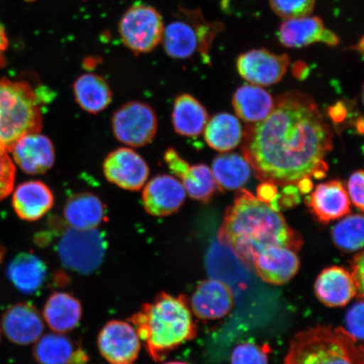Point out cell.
<instances>
[{
	"label": "cell",
	"instance_id": "obj_27",
	"mask_svg": "<svg viewBox=\"0 0 364 364\" xmlns=\"http://www.w3.org/2000/svg\"><path fill=\"white\" fill-rule=\"evenodd\" d=\"M233 106L237 116L247 122H258L269 115L274 101L272 95L257 85L241 86L235 91Z\"/></svg>",
	"mask_w": 364,
	"mask_h": 364
},
{
	"label": "cell",
	"instance_id": "obj_19",
	"mask_svg": "<svg viewBox=\"0 0 364 364\" xmlns=\"http://www.w3.org/2000/svg\"><path fill=\"white\" fill-rule=\"evenodd\" d=\"M279 42L290 48L307 47L318 42L331 46L338 44V39L325 28L321 18L308 16L285 20L279 30Z\"/></svg>",
	"mask_w": 364,
	"mask_h": 364
},
{
	"label": "cell",
	"instance_id": "obj_9",
	"mask_svg": "<svg viewBox=\"0 0 364 364\" xmlns=\"http://www.w3.org/2000/svg\"><path fill=\"white\" fill-rule=\"evenodd\" d=\"M209 28V24H196L191 21H174L165 26L161 43L165 51L170 57L185 59L200 50L204 57L208 58V49L215 33Z\"/></svg>",
	"mask_w": 364,
	"mask_h": 364
},
{
	"label": "cell",
	"instance_id": "obj_18",
	"mask_svg": "<svg viewBox=\"0 0 364 364\" xmlns=\"http://www.w3.org/2000/svg\"><path fill=\"white\" fill-rule=\"evenodd\" d=\"M304 202L312 215L323 224L338 220L351 211L347 191L339 181L318 184Z\"/></svg>",
	"mask_w": 364,
	"mask_h": 364
},
{
	"label": "cell",
	"instance_id": "obj_24",
	"mask_svg": "<svg viewBox=\"0 0 364 364\" xmlns=\"http://www.w3.org/2000/svg\"><path fill=\"white\" fill-rule=\"evenodd\" d=\"M63 216L68 226L74 229H97L106 218V208L97 195L80 193L68 200Z\"/></svg>",
	"mask_w": 364,
	"mask_h": 364
},
{
	"label": "cell",
	"instance_id": "obj_35",
	"mask_svg": "<svg viewBox=\"0 0 364 364\" xmlns=\"http://www.w3.org/2000/svg\"><path fill=\"white\" fill-rule=\"evenodd\" d=\"M8 153L0 147V202L11 193L16 179V166Z\"/></svg>",
	"mask_w": 364,
	"mask_h": 364
},
{
	"label": "cell",
	"instance_id": "obj_30",
	"mask_svg": "<svg viewBox=\"0 0 364 364\" xmlns=\"http://www.w3.org/2000/svg\"><path fill=\"white\" fill-rule=\"evenodd\" d=\"M212 168L220 191L240 188L247 183L252 173L249 163L237 154H221L213 161Z\"/></svg>",
	"mask_w": 364,
	"mask_h": 364
},
{
	"label": "cell",
	"instance_id": "obj_20",
	"mask_svg": "<svg viewBox=\"0 0 364 364\" xmlns=\"http://www.w3.org/2000/svg\"><path fill=\"white\" fill-rule=\"evenodd\" d=\"M12 203L18 217L25 221L33 222L51 210L54 197L51 189L43 181H30L17 186Z\"/></svg>",
	"mask_w": 364,
	"mask_h": 364
},
{
	"label": "cell",
	"instance_id": "obj_15",
	"mask_svg": "<svg viewBox=\"0 0 364 364\" xmlns=\"http://www.w3.org/2000/svg\"><path fill=\"white\" fill-rule=\"evenodd\" d=\"M11 152L16 165L26 174H44L55 162V149L51 139L40 132L21 136Z\"/></svg>",
	"mask_w": 364,
	"mask_h": 364
},
{
	"label": "cell",
	"instance_id": "obj_26",
	"mask_svg": "<svg viewBox=\"0 0 364 364\" xmlns=\"http://www.w3.org/2000/svg\"><path fill=\"white\" fill-rule=\"evenodd\" d=\"M208 120L206 109L188 94L177 97L172 112V124L177 134L195 138L203 133Z\"/></svg>",
	"mask_w": 364,
	"mask_h": 364
},
{
	"label": "cell",
	"instance_id": "obj_3",
	"mask_svg": "<svg viewBox=\"0 0 364 364\" xmlns=\"http://www.w3.org/2000/svg\"><path fill=\"white\" fill-rule=\"evenodd\" d=\"M149 357L161 362L172 350L197 335L192 309L185 296L159 294L131 317Z\"/></svg>",
	"mask_w": 364,
	"mask_h": 364
},
{
	"label": "cell",
	"instance_id": "obj_39",
	"mask_svg": "<svg viewBox=\"0 0 364 364\" xmlns=\"http://www.w3.org/2000/svg\"><path fill=\"white\" fill-rule=\"evenodd\" d=\"M351 274L356 284L358 295L363 299V253L360 252L353 258Z\"/></svg>",
	"mask_w": 364,
	"mask_h": 364
},
{
	"label": "cell",
	"instance_id": "obj_40",
	"mask_svg": "<svg viewBox=\"0 0 364 364\" xmlns=\"http://www.w3.org/2000/svg\"><path fill=\"white\" fill-rule=\"evenodd\" d=\"M279 193L277 186L270 182H262L257 186V195L259 201L269 204Z\"/></svg>",
	"mask_w": 364,
	"mask_h": 364
},
{
	"label": "cell",
	"instance_id": "obj_11",
	"mask_svg": "<svg viewBox=\"0 0 364 364\" xmlns=\"http://www.w3.org/2000/svg\"><path fill=\"white\" fill-rule=\"evenodd\" d=\"M290 65L286 54H276L267 49H253L241 54L237 70L243 79L255 85L268 86L279 83Z\"/></svg>",
	"mask_w": 364,
	"mask_h": 364
},
{
	"label": "cell",
	"instance_id": "obj_25",
	"mask_svg": "<svg viewBox=\"0 0 364 364\" xmlns=\"http://www.w3.org/2000/svg\"><path fill=\"white\" fill-rule=\"evenodd\" d=\"M43 316L50 329L65 334L79 326L82 317L81 304L70 294L53 293L45 304Z\"/></svg>",
	"mask_w": 364,
	"mask_h": 364
},
{
	"label": "cell",
	"instance_id": "obj_44",
	"mask_svg": "<svg viewBox=\"0 0 364 364\" xmlns=\"http://www.w3.org/2000/svg\"><path fill=\"white\" fill-rule=\"evenodd\" d=\"M357 129L359 133L361 134H363V117L359 118V119L357 121Z\"/></svg>",
	"mask_w": 364,
	"mask_h": 364
},
{
	"label": "cell",
	"instance_id": "obj_5",
	"mask_svg": "<svg viewBox=\"0 0 364 364\" xmlns=\"http://www.w3.org/2000/svg\"><path fill=\"white\" fill-rule=\"evenodd\" d=\"M43 124L41 100L31 85L0 80V147L11 152L21 136L39 133Z\"/></svg>",
	"mask_w": 364,
	"mask_h": 364
},
{
	"label": "cell",
	"instance_id": "obj_28",
	"mask_svg": "<svg viewBox=\"0 0 364 364\" xmlns=\"http://www.w3.org/2000/svg\"><path fill=\"white\" fill-rule=\"evenodd\" d=\"M75 98L85 112L97 114L111 104L112 92L102 77L95 74L80 75L74 84Z\"/></svg>",
	"mask_w": 364,
	"mask_h": 364
},
{
	"label": "cell",
	"instance_id": "obj_31",
	"mask_svg": "<svg viewBox=\"0 0 364 364\" xmlns=\"http://www.w3.org/2000/svg\"><path fill=\"white\" fill-rule=\"evenodd\" d=\"M180 179L186 193L198 201L208 202L217 188L212 170L206 165L189 166Z\"/></svg>",
	"mask_w": 364,
	"mask_h": 364
},
{
	"label": "cell",
	"instance_id": "obj_37",
	"mask_svg": "<svg viewBox=\"0 0 364 364\" xmlns=\"http://www.w3.org/2000/svg\"><path fill=\"white\" fill-rule=\"evenodd\" d=\"M283 188L282 193H277L274 200L268 204L273 210L279 212L281 209L291 208L300 202L299 191L296 185H288Z\"/></svg>",
	"mask_w": 364,
	"mask_h": 364
},
{
	"label": "cell",
	"instance_id": "obj_2",
	"mask_svg": "<svg viewBox=\"0 0 364 364\" xmlns=\"http://www.w3.org/2000/svg\"><path fill=\"white\" fill-rule=\"evenodd\" d=\"M218 237L250 265L259 253L272 245L298 252L303 244L301 236L279 212L259 201L245 189L236 193L234 203L225 212Z\"/></svg>",
	"mask_w": 364,
	"mask_h": 364
},
{
	"label": "cell",
	"instance_id": "obj_10",
	"mask_svg": "<svg viewBox=\"0 0 364 364\" xmlns=\"http://www.w3.org/2000/svg\"><path fill=\"white\" fill-rule=\"evenodd\" d=\"M105 177L122 189L139 191L149 178V168L140 154L120 148L108 154L103 163Z\"/></svg>",
	"mask_w": 364,
	"mask_h": 364
},
{
	"label": "cell",
	"instance_id": "obj_33",
	"mask_svg": "<svg viewBox=\"0 0 364 364\" xmlns=\"http://www.w3.org/2000/svg\"><path fill=\"white\" fill-rule=\"evenodd\" d=\"M316 0H270V6L277 16L284 20L311 16Z\"/></svg>",
	"mask_w": 364,
	"mask_h": 364
},
{
	"label": "cell",
	"instance_id": "obj_14",
	"mask_svg": "<svg viewBox=\"0 0 364 364\" xmlns=\"http://www.w3.org/2000/svg\"><path fill=\"white\" fill-rule=\"evenodd\" d=\"M0 326L12 343L21 346L35 343L44 331L43 317L30 303H17L8 308Z\"/></svg>",
	"mask_w": 364,
	"mask_h": 364
},
{
	"label": "cell",
	"instance_id": "obj_4",
	"mask_svg": "<svg viewBox=\"0 0 364 364\" xmlns=\"http://www.w3.org/2000/svg\"><path fill=\"white\" fill-rule=\"evenodd\" d=\"M284 364H364V351L345 329L317 326L294 336Z\"/></svg>",
	"mask_w": 364,
	"mask_h": 364
},
{
	"label": "cell",
	"instance_id": "obj_41",
	"mask_svg": "<svg viewBox=\"0 0 364 364\" xmlns=\"http://www.w3.org/2000/svg\"><path fill=\"white\" fill-rule=\"evenodd\" d=\"M328 114L334 122H341L347 117L348 112L343 102H338L329 108Z\"/></svg>",
	"mask_w": 364,
	"mask_h": 364
},
{
	"label": "cell",
	"instance_id": "obj_23",
	"mask_svg": "<svg viewBox=\"0 0 364 364\" xmlns=\"http://www.w3.org/2000/svg\"><path fill=\"white\" fill-rule=\"evenodd\" d=\"M7 277L20 292L31 294L38 291L48 277V267L33 253L22 252L13 258L7 267Z\"/></svg>",
	"mask_w": 364,
	"mask_h": 364
},
{
	"label": "cell",
	"instance_id": "obj_32",
	"mask_svg": "<svg viewBox=\"0 0 364 364\" xmlns=\"http://www.w3.org/2000/svg\"><path fill=\"white\" fill-rule=\"evenodd\" d=\"M363 217L354 215L346 217L332 229L331 235L334 243L345 252H353L363 247Z\"/></svg>",
	"mask_w": 364,
	"mask_h": 364
},
{
	"label": "cell",
	"instance_id": "obj_21",
	"mask_svg": "<svg viewBox=\"0 0 364 364\" xmlns=\"http://www.w3.org/2000/svg\"><path fill=\"white\" fill-rule=\"evenodd\" d=\"M317 298L327 306L341 307L358 294L351 272L341 267L323 270L316 282Z\"/></svg>",
	"mask_w": 364,
	"mask_h": 364
},
{
	"label": "cell",
	"instance_id": "obj_13",
	"mask_svg": "<svg viewBox=\"0 0 364 364\" xmlns=\"http://www.w3.org/2000/svg\"><path fill=\"white\" fill-rule=\"evenodd\" d=\"M142 194L143 206L149 215L166 217L180 210L186 193L183 185L170 175H159L146 182Z\"/></svg>",
	"mask_w": 364,
	"mask_h": 364
},
{
	"label": "cell",
	"instance_id": "obj_29",
	"mask_svg": "<svg viewBox=\"0 0 364 364\" xmlns=\"http://www.w3.org/2000/svg\"><path fill=\"white\" fill-rule=\"evenodd\" d=\"M204 130V138L208 146L220 152L237 147L243 138L242 127L239 120L229 113L213 117Z\"/></svg>",
	"mask_w": 364,
	"mask_h": 364
},
{
	"label": "cell",
	"instance_id": "obj_45",
	"mask_svg": "<svg viewBox=\"0 0 364 364\" xmlns=\"http://www.w3.org/2000/svg\"><path fill=\"white\" fill-rule=\"evenodd\" d=\"M6 254V249L1 244H0V265L4 261V256Z\"/></svg>",
	"mask_w": 364,
	"mask_h": 364
},
{
	"label": "cell",
	"instance_id": "obj_42",
	"mask_svg": "<svg viewBox=\"0 0 364 364\" xmlns=\"http://www.w3.org/2000/svg\"><path fill=\"white\" fill-rule=\"evenodd\" d=\"M9 41L7 38L6 31L2 23L0 22V68L6 65V58H4V52L8 48Z\"/></svg>",
	"mask_w": 364,
	"mask_h": 364
},
{
	"label": "cell",
	"instance_id": "obj_36",
	"mask_svg": "<svg viewBox=\"0 0 364 364\" xmlns=\"http://www.w3.org/2000/svg\"><path fill=\"white\" fill-rule=\"evenodd\" d=\"M363 299H360L350 309L347 316H346L347 329L345 330L358 341L363 339Z\"/></svg>",
	"mask_w": 364,
	"mask_h": 364
},
{
	"label": "cell",
	"instance_id": "obj_46",
	"mask_svg": "<svg viewBox=\"0 0 364 364\" xmlns=\"http://www.w3.org/2000/svg\"><path fill=\"white\" fill-rule=\"evenodd\" d=\"M165 364H188V363H182V362H170V363H167Z\"/></svg>",
	"mask_w": 364,
	"mask_h": 364
},
{
	"label": "cell",
	"instance_id": "obj_6",
	"mask_svg": "<svg viewBox=\"0 0 364 364\" xmlns=\"http://www.w3.org/2000/svg\"><path fill=\"white\" fill-rule=\"evenodd\" d=\"M108 249L107 235L97 229L77 230L68 226L57 245L62 265L81 275L99 269Z\"/></svg>",
	"mask_w": 364,
	"mask_h": 364
},
{
	"label": "cell",
	"instance_id": "obj_7",
	"mask_svg": "<svg viewBox=\"0 0 364 364\" xmlns=\"http://www.w3.org/2000/svg\"><path fill=\"white\" fill-rule=\"evenodd\" d=\"M164 21L156 9L146 4H134L127 9L119 23L122 43L135 53H147L161 43Z\"/></svg>",
	"mask_w": 364,
	"mask_h": 364
},
{
	"label": "cell",
	"instance_id": "obj_1",
	"mask_svg": "<svg viewBox=\"0 0 364 364\" xmlns=\"http://www.w3.org/2000/svg\"><path fill=\"white\" fill-rule=\"evenodd\" d=\"M333 132L309 95L290 91L277 97L265 119L245 126L242 153L262 182L296 185L324 178Z\"/></svg>",
	"mask_w": 364,
	"mask_h": 364
},
{
	"label": "cell",
	"instance_id": "obj_16",
	"mask_svg": "<svg viewBox=\"0 0 364 364\" xmlns=\"http://www.w3.org/2000/svg\"><path fill=\"white\" fill-rule=\"evenodd\" d=\"M234 306V295L230 287L218 279L204 280L191 299L190 307L203 320L225 317Z\"/></svg>",
	"mask_w": 364,
	"mask_h": 364
},
{
	"label": "cell",
	"instance_id": "obj_17",
	"mask_svg": "<svg viewBox=\"0 0 364 364\" xmlns=\"http://www.w3.org/2000/svg\"><path fill=\"white\" fill-rule=\"evenodd\" d=\"M300 262L297 250L272 245L263 250L255 258L252 266L266 283L280 285L286 284L296 275Z\"/></svg>",
	"mask_w": 364,
	"mask_h": 364
},
{
	"label": "cell",
	"instance_id": "obj_34",
	"mask_svg": "<svg viewBox=\"0 0 364 364\" xmlns=\"http://www.w3.org/2000/svg\"><path fill=\"white\" fill-rule=\"evenodd\" d=\"M231 364H268V350L252 343L240 344L232 353Z\"/></svg>",
	"mask_w": 364,
	"mask_h": 364
},
{
	"label": "cell",
	"instance_id": "obj_48",
	"mask_svg": "<svg viewBox=\"0 0 364 364\" xmlns=\"http://www.w3.org/2000/svg\"><path fill=\"white\" fill-rule=\"evenodd\" d=\"M114 364H130V363H114Z\"/></svg>",
	"mask_w": 364,
	"mask_h": 364
},
{
	"label": "cell",
	"instance_id": "obj_8",
	"mask_svg": "<svg viewBox=\"0 0 364 364\" xmlns=\"http://www.w3.org/2000/svg\"><path fill=\"white\" fill-rule=\"evenodd\" d=\"M112 131L117 140L127 146H145L154 139L158 130L156 112L149 105L127 102L114 112Z\"/></svg>",
	"mask_w": 364,
	"mask_h": 364
},
{
	"label": "cell",
	"instance_id": "obj_12",
	"mask_svg": "<svg viewBox=\"0 0 364 364\" xmlns=\"http://www.w3.org/2000/svg\"><path fill=\"white\" fill-rule=\"evenodd\" d=\"M102 357L111 363H130L139 356L141 341L134 326L122 321H112L98 336Z\"/></svg>",
	"mask_w": 364,
	"mask_h": 364
},
{
	"label": "cell",
	"instance_id": "obj_22",
	"mask_svg": "<svg viewBox=\"0 0 364 364\" xmlns=\"http://www.w3.org/2000/svg\"><path fill=\"white\" fill-rule=\"evenodd\" d=\"M33 355L39 364H86L83 349L62 333H49L36 341Z\"/></svg>",
	"mask_w": 364,
	"mask_h": 364
},
{
	"label": "cell",
	"instance_id": "obj_47",
	"mask_svg": "<svg viewBox=\"0 0 364 364\" xmlns=\"http://www.w3.org/2000/svg\"><path fill=\"white\" fill-rule=\"evenodd\" d=\"M1 336H2V329L1 326H0V343H1Z\"/></svg>",
	"mask_w": 364,
	"mask_h": 364
},
{
	"label": "cell",
	"instance_id": "obj_43",
	"mask_svg": "<svg viewBox=\"0 0 364 364\" xmlns=\"http://www.w3.org/2000/svg\"><path fill=\"white\" fill-rule=\"evenodd\" d=\"M299 192L302 194H307L311 192L313 189V182L309 177L300 180L297 184H296Z\"/></svg>",
	"mask_w": 364,
	"mask_h": 364
},
{
	"label": "cell",
	"instance_id": "obj_38",
	"mask_svg": "<svg viewBox=\"0 0 364 364\" xmlns=\"http://www.w3.org/2000/svg\"><path fill=\"white\" fill-rule=\"evenodd\" d=\"M363 177L364 174L363 170L354 172L353 174L350 176L348 185L352 202L360 211H363L364 203Z\"/></svg>",
	"mask_w": 364,
	"mask_h": 364
}]
</instances>
